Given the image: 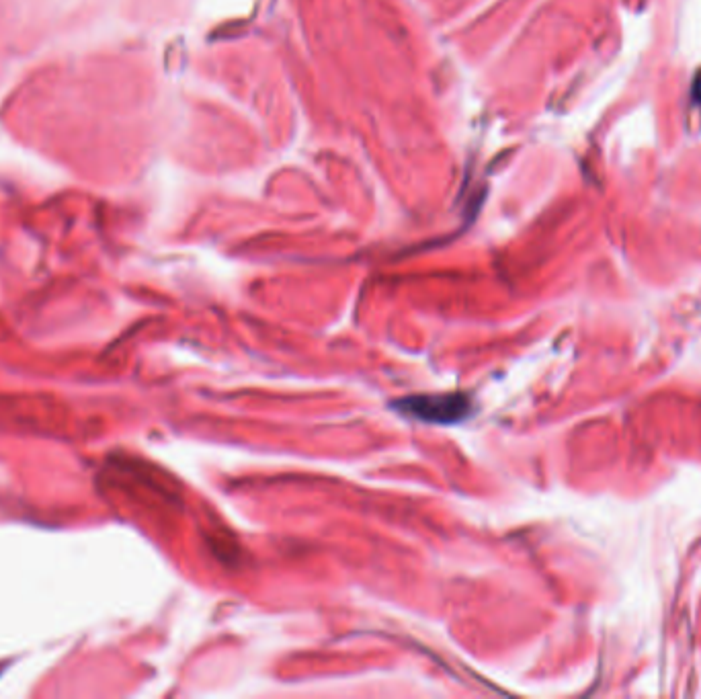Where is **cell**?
<instances>
[{
  "instance_id": "cell-1",
  "label": "cell",
  "mask_w": 701,
  "mask_h": 699,
  "mask_svg": "<svg viewBox=\"0 0 701 699\" xmlns=\"http://www.w3.org/2000/svg\"><path fill=\"white\" fill-rule=\"evenodd\" d=\"M392 406L400 415L408 419H417L421 423H433V425L462 423L472 415L474 410V402L470 394H464V392L406 396L396 400Z\"/></svg>"
}]
</instances>
